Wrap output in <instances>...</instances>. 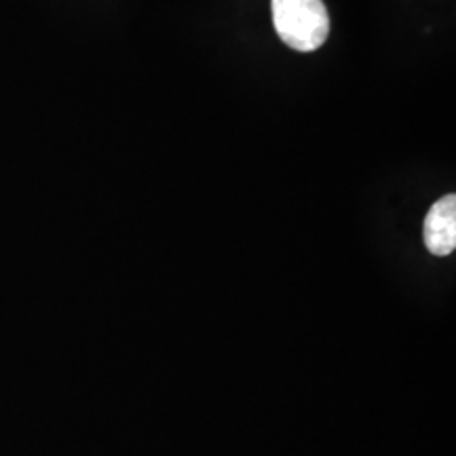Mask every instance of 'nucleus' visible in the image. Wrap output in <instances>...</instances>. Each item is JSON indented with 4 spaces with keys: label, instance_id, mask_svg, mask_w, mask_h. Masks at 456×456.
<instances>
[{
    "label": "nucleus",
    "instance_id": "obj_1",
    "mask_svg": "<svg viewBox=\"0 0 456 456\" xmlns=\"http://www.w3.org/2000/svg\"><path fill=\"white\" fill-rule=\"evenodd\" d=\"M273 24L289 49L309 53L330 34V13L323 0H273Z\"/></svg>",
    "mask_w": 456,
    "mask_h": 456
},
{
    "label": "nucleus",
    "instance_id": "obj_2",
    "mask_svg": "<svg viewBox=\"0 0 456 456\" xmlns=\"http://www.w3.org/2000/svg\"><path fill=\"white\" fill-rule=\"evenodd\" d=\"M425 245L431 254L448 256L456 248V197H442L425 218Z\"/></svg>",
    "mask_w": 456,
    "mask_h": 456
}]
</instances>
